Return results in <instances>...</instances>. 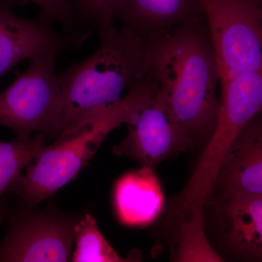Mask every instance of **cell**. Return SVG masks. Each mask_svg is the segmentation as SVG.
I'll return each instance as SVG.
<instances>
[{
	"mask_svg": "<svg viewBox=\"0 0 262 262\" xmlns=\"http://www.w3.org/2000/svg\"><path fill=\"white\" fill-rule=\"evenodd\" d=\"M145 72L193 144L208 142L220 113L221 74L205 18L148 43Z\"/></svg>",
	"mask_w": 262,
	"mask_h": 262,
	"instance_id": "cell-1",
	"label": "cell"
},
{
	"mask_svg": "<svg viewBox=\"0 0 262 262\" xmlns=\"http://www.w3.org/2000/svg\"><path fill=\"white\" fill-rule=\"evenodd\" d=\"M99 46L58 75L64 103L59 139L73 135L119 104L145 75L148 43L115 25L98 34Z\"/></svg>",
	"mask_w": 262,
	"mask_h": 262,
	"instance_id": "cell-2",
	"label": "cell"
},
{
	"mask_svg": "<svg viewBox=\"0 0 262 262\" xmlns=\"http://www.w3.org/2000/svg\"><path fill=\"white\" fill-rule=\"evenodd\" d=\"M155 89L153 80L144 76L121 102L89 126L46 146L10 189L29 208L51 198L75 178L110 132L128 123L133 115L149 101Z\"/></svg>",
	"mask_w": 262,
	"mask_h": 262,
	"instance_id": "cell-3",
	"label": "cell"
},
{
	"mask_svg": "<svg viewBox=\"0 0 262 262\" xmlns=\"http://www.w3.org/2000/svg\"><path fill=\"white\" fill-rule=\"evenodd\" d=\"M220 108L214 132L206 143L178 202L177 213L204 207L213 192L217 173L234 138L262 112V69L221 77Z\"/></svg>",
	"mask_w": 262,
	"mask_h": 262,
	"instance_id": "cell-4",
	"label": "cell"
},
{
	"mask_svg": "<svg viewBox=\"0 0 262 262\" xmlns=\"http://www.w3.org/2000/svg\"><path fill=\"white\" fill-rule=\"evenodd\" d=\"M57 53L31 59L28 68L0 93V125L14 131L17 139L43 134L57 140L61 136L64 103L55 72Z\"/></svg>",
	"mask_w": 262,
	"mask_h": 262,
	"instance_id": "cell-5",
	"label": "cell"
},
{
	"mask_svg": "<svg viewBox=\"0 0 262 262\" xmlns=\"http://www.w3.org/2000/svg\"><path fill=\"white\" fill-rule=\"evenodd\" d=\"M221 77L262 69V0H199Z\"/></svg>",
	"mask_w": 262,
	"mask_h": 262,
	"instance_id": "cell-6",
	"label": "cell"
},
{
	"mask_svg": "<svg viewBox=\"0 0 262 262\" xmlns=\"http://www.w3.org/2000/svg\"><path fill=\"white\" fill-rule=\"evenodd\" d=\"M78 221L52 211L19 213L0 242V261H71Z\"/></svg>",
	"mask_w": 262,
	"mask_h": 262,
	"instance_id": "cell-7",
	"label": "cell"
},
{
	"mask_svg": "<svg viewBox=\"0 0 262 262\" xmlns=\"http://www.w3.org/2000/svg\"><path fill=\"white\" fill-rule=\"evenodd\" d=\"M127 126L128 134L114 148V153L132 158L142 166L154 168L160 162L194 144L170 115L157 94V87Z\"/></svg>",
	"mask_w": 262,
	"mask_h": 262,
	"instance_id": "cell-8",
	"label": "cell"
},
{
	"mask_svg": "<svg viewBox=\"0 0 262 262\" xmlns=\"http://www.w3.org/2000/svg\"><path fill=\"white\" fill-rule=\"evenodd\" d=\"M73 38L58 32L49 20L18 16L10 3L0 0V78L20 62L48 52L79 48Z\"/></svg>",
	"mask_w": 262,
	"mask_h": 262,
	"instance_id": "cell-9",
	"label": "cell"
},
{
	"mask_svg": "<svg viewBox=\"0 0 262 262\" xmlns=\"http://www.w3.org/2000/svg\"><path fill=\"white\" fill-rule=\"evenodd\" d=\"M235 194L262 196V112L234 138L215 178L212 195Z\"/></svg>",
	"mask_w": 262,
	"mask_h": 262,
	"instance_id": "cell-10",
	"label": "cell"
},
{
	"mask_svg": "<svg viewBox=\"0 0 262 262\" xmlns=\"http://www.w3.org/2000/svg\"><path fill=\"white\" fill-rule=\"evenodd\" d=\"M115 17L147 43L205 18L199 0H120Z\"/></svg>",
	"mask_w": 262,
	"mask_h": 262,
	"instance_id": "cell-11",
	"label": "cell"
},
{
	"mask_svg": "<svg viewBox=\"0 0 262 262\" xmlns=\"http://www.w3.org/2000/svg\"><path fill=\"white\" fill-rule=\"evenodd\" d=\"M164 194L159 180L151 167L142 166L117 180L114 204L117 218L128 227H146L163 211Z\"/></svg>",
	"mask_w": 262,
	"mask_h": 262,
	"instance_id": "cell-12",
	"label": "cell"
},
{
	"mask_svg": "<svg viewBox=\"0 0 262 262\" xmlns=\"http://www.w3.org/2000/svg\"><path fill=\"white\" fill-rule=\"evenodd\" d=\"M218 200L231 251L246 259L262 261V196L235 194Z\"/></svg>",
	"mask_w": 262,
	"mask_h": 262,
	"instance_id": "cell-13",
	"label": "cell"
},
{
	"mask_svg": "<svg viewBox=\"0 0 262 262\" xmlns=\"http://www.w3.org/2000/svg\"><path fill=\"white\" fill-rule=\"evenodd\" d=\"M203 209L204 207H195L179 215L174 253L176 261H223L207 237Z\"/></svg>",
	"mask_w": 262,
	"mask_h": 262,
	"instance_id": "cell-14",
	"label": "cell"
},
{
	"mask_svg": "<svg viewBox=\"0 0 262 262\" xmlns=\"http://www.w3.org/2000/svg\"><path fill=\"white\" fill-rule=\"evenodd\" d=\"M46 137L37 134L27 140L0 141V196L44 149Z\"/></svg>",
	"mask_w": 262,
	"mask_h": 262,
	"instance_id": "cell-15",
	"label": "cell"
},
{
	"mask_svg": "<svg viewBox=\"0 0 262 262\" xmlns=\"http://www.w3.org/2000/svg\"><path fill=\"white\" fill-rule=\"evenodd\" d=\"M76 248L72 253L74 262H121L120 257L101 233L94 216L85 214L75 226Z\"/></svg>",
	"mask_w": 262,
	"mask_h": 262,
	"instance_id": "cell-16",
	"label": "cell"
},
{
	"mask_svg": "<svg viewBox=\"0 0 262 262\" xmlns=\"http://www.w3.org/2000/svg\"><path fill=\"white\" fill-rule=\"evenodd\" d=\"M22 3H32L39 9V16L57 24L62 32L70 35L81 46L90 37L77 14L75 3L71 0H18Z\"/></svg>",
	"mask_w": 262,
	"mask_h": 262,
	"instance_id": "cell-17",
	"label": "cell"
},
{
	"mask_svg": "<svg viewBox=\"0 0 262 262\" xmlns=\"http://www.w3.org/2000/svg\"><path fill=\"white\" fill-rule=\"evenodd\" d=\"M120 0H75L81 23L90 34H98L115 25V12Z\"/></svg>",
	"mask_w": 262,
	"mask_h": 262,
	"instance_id": "cell-18",
	"label": "cell"
},
{
	"mask_svg": "<svg viewBox=\"0 0 262 262\" xmlns=\"http://www.w3.org/2000/svg\"><path fill=\"white\" fill-rule=\"evenodd\" d=\"M2 218V213L1 211H0V220H1Z\"/></svg>",
	"mask_w": 262,
	"mask_h": 262,
	"instance_id": "cell-19",
	"label": "cell"
}]
</instances>
